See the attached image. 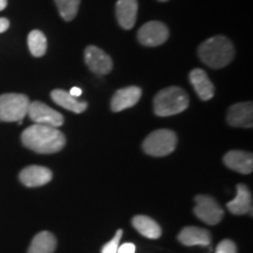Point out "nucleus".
<instances>
[{"label": "nucleus", "mask_w": 253, "mask_h": 253, "mask_svg": "<svg viewBox=\"0 0 253 253\" xmlns=\"http://www.w3.org/2000/svg\"><path fill=\"white\" fill-rule=\"evenodd\" d=\"M21 142L38 154H55L63 149L66 137L58 128L34 123L23 131Z\"/></svg>", "instance_id": "nucleus-1"}, {"label": "nucleus", "mask_w": 253, "mask_h": 253, "mask_svg": "<svg viewBox=\"0 0 253 253\" xmlns=\"http://www.w3.org/2000/svg\"><path fill=\"white\" fill-rule=\"evenodd\" d=\"M235 47L230 39L224 36H216L205 40L198 48L199 59L213 69L225 67L235 58Z\"/></svg>", "instance_id": "nucleus-2"}, {"label": "nucleus", "mask_w": 253, "mask_h": 253, "mask_svg": "<svg viewBox=\"0 0 253 253\" xmlns=\"http://www.w3.org/2000/svg\"><path fill=\"white\" fill-rule=\"evenodd\" d=\"M189 107V96L181 87L172 86L164 88L156 94L154 99V112L157 116H172L179 114Z\"/></svg>", "instance_id": "nucleus-3"}, {"label": "nucleus", "mask_w": 253, "mask_h": 253, "mask_svg": "<svg viewBox=\"0 0 253 253\" xmlns=\"http://www.w3.org/2000/svg\"><path fill=\"white\" fill-rule=\"evenodd\" d=\"M30 103V99L24 94L8 93L0 95V121H23L27 115Z\"/></svg>", "instance_id": "nucleus-4"}, {"label": "nucleus", "mask_w": 253, "mask_h": 253, "mask_svg": "<svg viewBox=\"0 0 253 253\" xmlns=\"http://www.w3.org/2000/svg\"><path fill=\"white\" fill-rule=\"evenodd\" d=\"M177 136L169 129H158L149 134L143 141L142 148L145 154L155 157H163L176 149Z\"/></svg>", "instance_id": "nucleus-5"}, {"label": "nucleus", "mask_w": 253, "mask_h": 253, "mask_svg": "<svg viewBox=\"0 0 253 253\" xmlns=\"http://www.w3.org/2000/svg\"><path fill=\"white\" fill-rule=\"evenodd\" d=\"M194 212L198 219L209 225H217L223 219L224 211L216 199L207 195H198L195 197Z\"/></svg>", "instance_id": "nucleus-6"}, {"label": "nucleus", "mask_w": 253, "mask_h": 253, "mask_svg": "<svg viewBox=\"0 0 253 253\" xmlns=\"http://www.w3.org/2000/svg\"><path fill=\"white\" fill-rule=\"evenodd\" d=\"M27 115L37 125L49 126H54V128L61 126L63 125V121H65L61 113L52 109L47 104L40 102V101H34V102L30 103Z\"/></svg>", "instance_id": "nucleus-7"}, {"label": "nucleus", "mask_w": 253, "mask_h": 253, "mask_svg": "<svg viewBox=\"0 0 253 253\" xmlns=\"http://www.w3.org/2000/svg\"><path fill=\"white\" fill-rule=\"evenodd\" d=\"M169 38V30L161 21H149L144 24L137 33V39L141 45L156 47L166 42Z\"/></svg>", "instance_id": "nucleus-8"}, {"label": "nucleus", "mask_w": 253, "mask_h": 253, "mask_svg": "<svg viewBox=\"0 0 253 253\" xmlns=\"http://www.w3.org/2000/svg\"><path fill=\"white\" fill-rule=\"evenodd\" d=\"M84 61L87 67L97 75H106L112 72L113 60L97 46L90 45L84 49Z\"/></svg>", "instance_id": "nucleus-9"}, {"label": "nucleus", "mask_w": 253, "mask_h": 253, "mask_svg": "<svg viewBox=\"0 0 253 253\" xmlns=\"http://www.w3.org/2000/svg\"><path fill=\"white\" fill-rule=\"evenodd\" d=\"M226 121L231 126L252 128L253 126V104L252 102L235 103L229 108Z\"/></svg>", "instance_id": "nucleus-10"}, {"label": "nucleus", "mask_w": 253, "mask_h": 253, "mask_svg": "<svg viewBox=\"0 0 253 253\" xmlns=\"http://www.w3.org/2000/svg\"><path fill=\"white\" fill-rule=\"evenodd\" d=\"M142 96V89L140 87L130 86L122 88L115 91L113 95L112 102H110V108L113 112L119 113L122 110L131 108L138 102Z\"/></svg>", "instance_id": "nucleus-11"}, {"label": "nucleus", "mask_w": 253, "mask_h": 253, "mask_svg": "<svg viewBox=\"0 0 253 253\" xmlns=\"http://www.w3.org/2000/svg\"><path fill=\"white\" fill-rule=\"evenodd\" d=\"M53 173L48 168L40 166H30L21 170L19 178L28 188L42 186L52 181Z\"/></svg>", "instance_id": "nucleus-12"}, {"label": "nucleus", "mask_w": 253, "mask_h": 253, "mask_svg": "<svg viewBox=\"0 0 253 253\" xmlns=\"http://www.w3.org/2000/svg\"><path fill=\"white\" fill-rule=\"evenodd\" d=\"M224 163L231 170L249 175L253 171V156L251 153L242 150H231L224 156Z\"/></svg>", "instance_id": "nucleus-13"}, {"label": "nucleus", "mask_w": 253, "mask_h": 253, "mask_svg": "<svg viewBox=\"0 0 253 253\" xmlns=\"http://www.w3.org/2000/svg\"><path fill=\"white\" fill-rule=\"evenodd\" d=\"M189 79L199 99L203 101L212 99L214 95V87L212 82L209 79L207 72L201 68L192 69L189 74Z\"/></svg>", "instance_id": "nucleus-14"}, {"label": "nucleus", "mask_w": 253, "mask_h": 253, "mask_svg": "<svg viewBox=\"0 0 253 253\" xmlns=\"http://www.w3.org/2000/svg\"><path fill=\"white\" fill-rule=\"evenodd\" d=\"M137 9V0H119L116 2V18L120 26L125 30H131L136 24Z\"/></svg>", "instance_id": "nucleus-15"}, {"label": "nucleus", "mask_w": 253, "mask_h": 253, "mask_svg": "<svg viewBox=\"0 0 253 253\" xmlns=\"http://www.w3.org/2000/svg\"><path fill=\"white\" fill-rule=\"evenodd\" d=\"M227 209L231 213L236 216L252 213V196L248 186L245 184L237 185L236 197L226 204Z\"/></svg>", "instance_id": "nucleus-16"}, {"label": "nucleus", "mask_w": 253, "mask_h": 253, "mask_svg": "<svg viewBox=\"0 0 253 253\" xmlns=\"http://www.w3.org/2000/svg\"><path fill=\"white\" fill-rule=\"evenodd\" d=\"M179 243L185 246H209L211 235L208 230L196 226H186L178 235Z\"/></svg>", "instance_id": "nucleus-17"}, {"label": "nucleus", "mask_w": 253, "mask_h": 253, "mask_svg": "<svg viewBox=\"0 0 253 253\" xmlns=\"http://www.w3.org/2000/svg\"><path fill=\"white\" fill-rule=\"evenodd\" d=\"M50 97L58 106H61L62 108L71 110L75 114H81L87 109L88 104L86 101H79L75 97H73L68 91L62 89H54L50 93Z\"/></svg>", "instance_id": "nucleus-18"}, {"label": "nucleus", "mask_w": 253, "mask_h": 253, "mask_svg": "<svg viewBox=\"0 0 253 253\" xmlns=\"http://www.w3.org/2000/svg\"><path fill=\"white\" fill-rule=\"evenodd\" d=\"M132 226L142 236L149 239H157L162 235V229L158 225L157 221H155L153 218L144 216V214H137L132 218Z\"/></svg>", "instance_id": "nucleus-19"}, {"label": "nucleus", "mask_w": 253, "mask_h": 253, "mask_svg": "<svg viewBox=\"0 0 253 253\" xmlns=\"http://www.w3.org/2000/svg\"><path fill=\"white\" fill-rule=\"evenodd\" d=\"M56 249V239L48 231L39 232L32 240L28 253H54Z\"/></svg>", "instance_id": "nucleus-20"}, {"label": "nucleus", "mask_w": 253, "mask_h": 253, "mask_svg": "<svg viewBox=\"0 0 253 253\" xmlns=\"http://www.w3.org/2000/svg\"><path fill=\"white\" fill-rule=\"evenodd\" d=\"M28 48L32 55L36 58H41L46 54L47 50V39L45 34L39 30L32 31L27 38Z\"/></svg>", "instance_id": "nucleus-21"}, {"label": "nucleus", "mask_w": 253, "mask_h": 253, "mask_svg": "<svg viewBox=\"0 0 253 253\" xmlns=\"http://www.w3.org/2000/svg\"><path fill=\"white\" fill-rule=\"evenodd\" d=\"M54 1L63 20L72 21L77 17L81 0H54Z\"/></svg>", "instance_id": "nucleus-22"}, {"label": "nucleus", "mask_w": 253, "mask_h": 253, "mask_svg": "<svg viewBox=\"0 0 253 253\" xmlns=\"http://www.w3.org/2000/svg\"><path fill=\"white\" fill-rule=\"evenodd\" d=\"M123 231L119 230L116 231L115 237L110 240V242L107 243V244L103 245L102 250H101V253H118L119 246H120V240L122 238Z\"/></svg>", "instance_id": "nucleus-23"}, {"label": "nucleus", "mask_w": 253, "mask_h": 253, "mask_svg": "<svg viewBox=\"0 0 253 253\" xmlns=\"http://www.w3.org/2000/svg\"><path fill=\"white\" fill-rule=\"evenodd\" d=\"M216 253H238L237 252V246L232 240L224 239L218 244L216 249Z\"/></svg>", "instance_id": "nucleus-24"}, {"label": "nucleus", "mask_w": 253, "mask_h": 253, "mask_svg": "<svg viewBox=\"0 0 253 253\" xmlns=\"http://www.w3.org/2000/svg\"><path fill=\"white\" fill-rule=\"evenodd\" d=\"M136 248L132 243H126L119 246L118 253H135Z\"/></svg>", "instance_id": "nucleus-25"}, {"label": "nucleus", "mask_w": 253, "mask_h": 253, "mask_svg": "<svg viewBox=\"0 0 253 253\" xmlns=\"http://www.w3.org/2000/svg\"><path fill=\"white\" fill-rule=\"evenodd\" d=\"M9 20L7 18H0V33H4L8 30Z\"/></svg>", "instance_id": "nucleus-26"}, {"label": "nucleus", "mask_w": 253, "mask_h": 253, "mask_svg": "<svg viewBox=\"0 0 253 253\" xmlns=\"http://www.w3.org/2000/svg\"><path fill=\"white\" fill-rule=\"evenodd\" d=\"M68 93L71 94L73 97L78 99L79 96H81V95H82V89H81V88H79V87H73L72 89L68 91Z\"/></svg>", "instance_id": "nucleus-27"}, {"label": "nucleus", "mask_w": 253, "mask_h": 253, "mask_svg": "<svg viewBox=\"0 0 253 253\" xmlns=\"http://www.w3.org/2000/svg\"><path fill=\"white\" fill-rule=\"evenodd\" d=\"M6 6H7V0H0V11L5 9Z\"/></svg>", "instance_id": "nucleus-28"}, {"label": "nucleus", "mask_w": 253, "mask_h": 253, "mask_svg": "<svg viewBox=\"0 0 253 253\" xmlns=\"http://www.w3.org/2000/svg\"><path fill=\"white\" fill-rule=\"evenodd\" d=\"M158 1H162V2H164V1H168V0H158Z\"/></svg>", "instance_id": "nucleus-29"}]
</instances>
